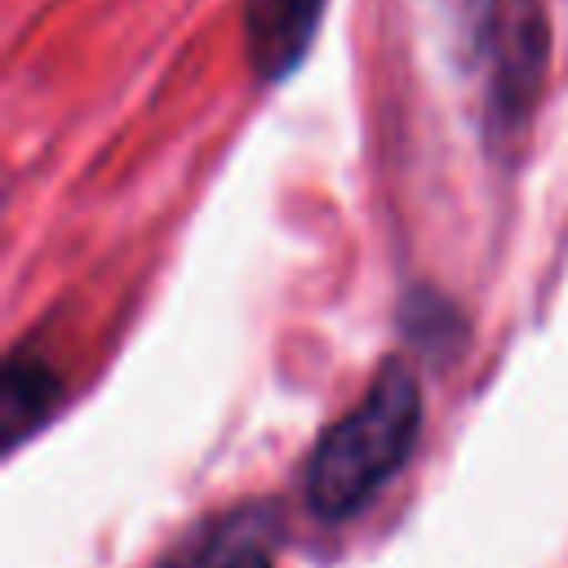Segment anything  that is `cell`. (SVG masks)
I'll return each instance as SVG.
<instances>
[{
	"label": "cell",
	"instance_id": "6da1fadb",
	"mask_svg": "<svg viewBox=\"0 0 568 568\" xmlns=\"http://www.w3.org/2000/svg\"><path fill=\"white\" fill-rule=\"evenodd\" d=\"M422 435V382L404 364H382L368 390L315 439L302 497L315 519L359 515L413 457Z\"/></svg>",
	"mask_w": 568,
	"mask_h": 568
},
{
	"label": "cell",
	"instance_id": "7a4b0ae2",
	"mask_svg": "<svg viewBox=\"0 0 568 568\" xmlns=\"http://www.w3.org/2000/svg\"><path fill=\"white\" fill-rule=\"evenodd\" d=\"M488 53V129L515 133L537 111L550 67V22L541 0H497L484 36Z\"/></svg>",
	"mask_w": 568,
	"mask_h": 568
},
{
	"label": "cell",
	"instance_id": "3957f363",
	"mask_svg": "<svg viewBox=\"0 0 568 568\" xmlns=\"http://www.w3.org/2000/svg\"><path fill=\"white\" fill-rule=\"evenodd\" d=\"M328 0H244V53L257 80L293 75L320 31Z\"/></svg>",
	"mask_w": 568,
	"mask_h": 568
},
{
	"label": "cell",
	"instance_id": "277c9868",
	"mask_svg": "<svg viewBox=\"0 0 568 568\" xmlns=\"http://www.w3.org/2000/svg\"><path fill=\"white\" fill-rule=\"evenodd\" d=\"M62 399V382L58 373L27 346H18L4 359L0 373V417H4V444L18 448L36 426H44V417L53 413V404Z\"/></svg>",
	"mask_w": 568,
	"mask_h": 568
},
{
	"label": "cell",
	"instance_id": "5b68a950",
	"mask_svg": "<svg viewBox=\"0 0 568 568\" xmlns=\"http://www.w3.org/2000/svg\"><path fill=\"white\" fill-rule=\"evenodd\" d=\"M204 568H271V559L262 555V550H231V555H217V559H209Z\"/></svg>",
	"mask_w": 568,
	"mask_h": 568
}]
</instances>
